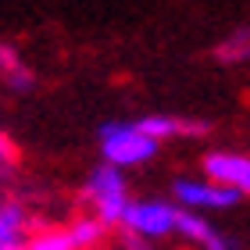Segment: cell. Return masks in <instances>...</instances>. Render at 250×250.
Masks as SVG:
<instances>
[{"label":"cell","instance_id":"cell-2","mask_svg":"<svg viewBox=\"0 0 250 250\" xmlns=\"http://www.w3.org/2000/svg\"><path fill=\"white\" fill-rule=\"evenodd\" d=\"M83 197L86 204H93L97 218L104 225H122L125 222V211H129V193H125V179L118 172V165L104 161L100 168H93L83 186Z\"/></svg>","mask_w":250,"mask_h":250},{"label":"cell","instance_id":"cell-8","mask_svg":"<svg viewBox=\"0 0 250 250\" xmlns=\"http://www.w3.org/2000/svg\"><path fill=\"white\" fill-rule=\"evenodd\" d=\"M214 61L222 64H240V61H250V25L229 32L218 47H214Z\"/></svg>","mask_w":250,"mask_h":250},{"label":"cell","instance_id":"cell-7","mask_svg":"<svg viewBox=\"0 0 250 250\" xmlns=\"http://www.w3.org/2000/svg\"><path fill=\"white\" fill-rule=\"evenodd\" d=\"M175 229L183 232L186 240H193L200 250H232L229 240H222V236L214 232L211 225L200 218V214H193V211H186V208H179V225H175Z\"/></svg>","mask_w":250,"mask_h":250},{"label":"cell","instance_id":"cell-4","mask_svg":"<svg viewBox=\"0 0 250 250\" xmlns=\"http://www.w3.org/2000/svg\"><path fill=\"white\" fill-rule=\"evenodd\" d=\"M243 193L232 186H222L208 179V183H193V179H179L175 183V200H183L186 208H229Z\"/></svg>","mask_w":250,"mask_h":250},{"label":"cell","instance_id":"cell-3","mask_svg":"<svg viewBox=\"0 0 250 250\" xmlns=\"http://www.w3.org/2000/svg\"><path fill=\"white\" fill-rule=\"evenodd\" d=\"M122 225H125V232H140L146 240H157V236L175 232L179 208H172V204H165V200H140V204H129Z\"/></svg>","mask_w":250,"mask_h":250},{"label":"cell","instance_id":"cell-9","mask_svg":"<svg viewBox=\"0 0 250 250\" xmlns=\"http://www.w3.org/2000/svg\"><path fill=\"white\" fill-rule=\"evenodd\" d=\"M0 64H4V79H7V86L15 89V93H29V89L36 86V75L18 61V54L11 47H0Z\"/></svg>","mask_w":250,"mask_h":250},{"label":"cell","instance_id":"cell-12","mask_svg":"<svg viewBox=\"0 0 250 250\" xmlns=\"http://www.w3.org/2000/svg\"><path fill=\"white\" fill-rule=\"evenodd\" d=\"M125 250H154V247L146 243V236H140V232H125Z\"/></svg>","mask_w":250,"mask_h":250},{"label":"cell","instance_id":"cell-5","mask_svg":"<svg viewBox=\"0 0 250 250\" xmlns=\"http://www.w3.org/2000/svg\"><path fill=\"white\" fill-rule=\"evenodd\" d=\"M204 172L214 183L240 189L243 197L250 193V157H243V154H208L204 157Z\"/></svg>","mask_w":250,"mask_h":250},{"label":"cell","instance_id":"cell-11","mask_svg":"<svg viewBox=\"0 0 250 250\" xmlns=\"http://www.w3.org/2000/svg\"><path fill=\"white\" fill-rule=\"evenodd\" d=\"M25 250H79V247L72 243L68 229H47V232L32 236V240L25 243Z\"/></svg>","mask_w":250,"mask_h":250},{"label":"cell","instance_id":"cell-6","mask_svg":"<svg viewBox=\"0 0 250 250\" xmlns=\"http://www.w3.org/2000/svg\"><path fill=\"white\" fill-rule=\"evenodd\" d=\"M136 125L143 132L157 136V140H168V136H208V129H211L208 122H186V118H172V115H146Z\"/></svg>","mask_w":250,"mask_h":250},{"label":"cell","instance_id":"cell-10","mask_svg":"<svg viewBox=\"0 0 250 250\" xmlns=\"http://www.w3.org/2000/svg\"><path fill=\"white\" fill-rule=\"evenodd\" d=\"M100 232H104V222L97 218H75L72 225H68V236H72V243L79 247V250H89V247H97V240H100Z\"/></svg>","mask_w":250,"mask_h":250},{"label":"cell","instance_id":"cell-1","mask_svg":"<svg viewBox=\"0 0 250 250\" xmlns=\"http://www.w3.org/2000/svg\"><path fill=\"white\" fill-rule=\"evenodd\" d=\"M157 136L143 132L136 122H104L100 125V154L104 161L118 165V168H132L143 165L157 154Z\"/></svg>","mask_w":250,"mask_h":250}]
</instances>
